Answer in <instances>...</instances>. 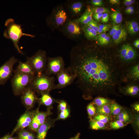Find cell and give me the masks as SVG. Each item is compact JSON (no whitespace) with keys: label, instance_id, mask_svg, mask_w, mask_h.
I'll return each instance as SVG.
<instances>
[{"label":"cell","instance_id":"obj_38","mask_svg":"<svg viewBox=\"0 0 139 139\" xmlns=\"http://www.w3.org/2000/svg\"><path fill=\"white\" fill-rule=\"evenodd\" d=\"M132 111L134 113L139 114V103L136 102L133 103L131 106Z\"/></svg>","mask_w":139,"mask_h":139},{"label":"cell","instance_id":"obj_42","mask_svg":"<svg viewBox=\"0 0 139 139\" xmlns=\"http://www.w3.org/2000/svg\"><path fill=\"white\" fill-rule=\"evenodd\" d=\"M110 37L109 36L107 35L105 38L99 44L101 45H107L109 42Z\"/></svg>","mask_w":139,"mask_h":139},{"label":"cell","instance_id":"obj_12","mask_svg":"<svg viewBox=\"0 0 139 139\" xmlns=\"http://www.w3.org/2000/svg\"><path fill=\"white\" fill-rule=\"evenodd\" d=\"M117 88L119 92L124 95L135 97L139 96L138 83H131L124 86L120 85L118 86Z\"/></svg>","mask_w":139,"mask_h":139},{"label":"cell","instance_id":"obj_14","mask_svg":"<svg viewBox=\"0 0 139 139\" xmlns=\"http://www.w3.org/2000/svg\"><path fill=\"white\" fill-rule=\"evenodd\" d=\"M134 118V113L129 109L123 107L119 113L114 117V119L119 120L127 125L131 123Z\"/></svg>","mask_w":139,"mask_h":139},{"label":"cell","instance_id":"obj_11","mask_svg":"<svg viewBox=\"0 0 139 139\" xmlns=\"http://www.w3.org/2000/svg\"><path fill=\"white\" fill-rule=\"evenodd\" d=\"M35 91L29 86L22 93L21 99L24 105L28 108H32L38 100Z\"/></svg>","mask_w":139,"mask_h":139},{"label":"cell","instance_id":"obj_32","mask_svg":"<svg viewBox=\"0 0 139 139\" xmlns=\"http://www.w3.org/2000/svg\"><path fill=\"white\" fill-rule=\"evenodd\" d=\"M134 118L131 123L132 127L137 135L139 133V115L134 113Z\"/></svg>","mask_w":139,"mask_h":139},{"label":"cell","instance_id":"obj_30","mask_svg":"<svg viewBox=\"0 0 139 139\" xmlns=\"http://www.w3.org/2000/svg\"><path fill=\"white\" fill-rule=\"evenodd\" d=\"M19 139H35L33 133L25 130H22L19 132Z\"/></svg>","mask_w":139,"mask_h":139},{"label":"cell","instance_id":"obj_33","mask_svg":"<svg viewBox=\"0 0 139 139\" xmlns=\"http://www.w3.org/2000/svg\"><path fill=\"white\" fill-rule=\"evenodd\" d=\"M86 109L90 120L92 119L96 115V109L94 105L92 102L87 106Z\"/></svg>","mask_w":139,"mask_h":139},{"label":"cell","instance_id":"obj_19","mask_svg":"<svg viewBox=\"0 0 139 139\" xmlns=\"http://www.w3.org/2000/svg\"><path fill=\"white\" fill-rule=\"evenodd\" d=\"M41 95V97L38 99L39 103L41 104L49 107H51L56 101L48 93H43Z\"/></svg>","mask_w":139,"mask_h":139},{"label":"cell","instance_id":"obj_13","mask_svg":"<svg viewBox=\"0 0 139 139\" xmlns=\"http://www.w3.org/2000/svg\"><path fill=\"white\" fill-rule=\"evenodd\" d=\"M33 113V111H27L23 114L18 120L17 124L11 135H12L19 130L29 127L31 122Z\"/></svg>","mask_w":139,"mask_h":139},{"label":"cell","instance_id":"obj_23","mask_svg":"<svg viewBox=\"0 0 139 139\" xmlns=\"http://www.w3.org/2000/svg\"><path fill=\"white\" fill-rule=\"evenodd\" d=\"M90 128L94 130L107 129L108 127L107 124L93 119L90 120Z\"/></svg>","mask_w":139,"mask_h":139},{"label":"cell","instance_id":"obj_45","mask_svg":"<svg viewBox=\"0 0 139 139\" xmlns=\"http://www.w3.org/2000/svg\"><path fill=\"white\" fill-rule=\"evenodd\" d=\"M135 2L134 0H125L123 3L125 6H128L134 3Z\"/></svg>","mask_w":139,"mask_h":139},{"label":"cell","instance_id":"obj_20","mask_svg":"<svg viewBox=\"0 0 139 139\" xmlns=\"http://www.w3.org/2000/svg\"><path fill=\"white\" fill-rule=\"evenodd\" d=\"M68 31L71 34L78 36L81 33V29L78 23L75 21H70L67 26Z\"/></svg>","mask_w":139,"mask_h":139},{"label":"cell","instance_id":"obj_18","mask_svg":"<svg viewBox=\"0 0 139 139\" xmlns=\"http://www.w3.org/2000/svg\"><path fill=\"white\" fill-rule=\"evenodd\" d=\"M93 14L91 8H88L84 13L75 21L78 23L87 24L92 20Z\"/></svg>","mask_w":139,"mask_h":139},{"label":"cell","instance_id":"obj_37","mask_svg":"<svg viewBox=\"0 0 139 139\" xmlns=\"http://www.w3.org/2000/svg\"><path fill=\"white\" fill-rule=\"evenodd\" d=\"M97 32H98L99 29L98 25L97 23L93 19L90 22L87 24V25Z\"/></svg>","mask_w":139,"mask_h":139},{"label":"cell","instance_id":"obj_48","mask_svg":"<svg viewBox=\"0 0 139 139\" xmlns=\"http://www.w3.org/2000/svg\"><path fill=\"white\" fill-rule=\"evenodd\" d=\"M109 2L112 4H119L120 1L119 0H110Z\"/></svg>","mask_w":139,"mask_h":139},{"label":"cell","instance_id":"obj_28","mask_svg":"<svg viewBox=\"0 0 139 139\" xmlns=\"http://www.w3.org/2000/svg\"><path fill=\"white\" fill-rule=\"evenodd\" d=\"M110 16L114 23L119 24L123 20L122 14L118 10L113 11L111 13Z\"/></svg>","mask_w":139,"mask_h":139},{"label":"cell","instance_id":"obj_4","mask_svg":"<svg viewBox=\"0 0 139 139\" xmlns=\"http://www.w3.org/2000/svg\"><path fill=\"white\" fill-rule=\"evenodd\" d=\"M11 80V84L14 93L15 95L22 94L29 86L34 77L33 75L15 72Z\"/></svg>","mask_w":139,"mask_h":139},{"label":"cell","instance_id":"obj_25","mask_svg":"<svg viewBox=\"0 0 139 139\" xmlns=\"http://www.w3.org/2000/svg\"><path fill=\"white\" fill-rule=\"evenodd\" d=\"M123 107L115 101L113 100L110 106L111 113L112 117L114 118L120 112Z\"/></svg>","mask_w":139,"mask_h":139},{"label":"cell","instance_id":"obj_5","mask_svg":"<svg viewBox=\"0 0 139 139\" xmlns=\"http://www.w3.org/2000/svg\"><path fill=\"white\" fill-rule=\"evenodd\" d=\"M47 60L45 52L41 50L33 56L27 58V61L31 65L36 75L45 73Z\"/></svg>","mask_w":139,"mask_h":139},{"label":"cell","instance_id":"obj_34","mask_svg":"<svg viewBox=\"0 0 139 139\" xmlns=\"http://www.w3.org/2000/svg\"><path fill=\"white\" fill-rule=\"evenodd\" d=\"M82 6V4L81 2L75 3L72 5L71 7L72 10L75 14H78L81 11Z\"/></svg>","mask_w":139,"mask_h":139},{"label":"cell","instance_id":"obj_10","mask_svg":"<svg viewBox=\"0 0 139 139\" xmlns=\"http://www.w3.org/2000/svg\"><path fill=\"white\" fill-rule=\"evenodd\" d=\"M50 113V110L46 112L39 111L38 109L33 111L31 123L29 128L32 131L37 132L40 126L43 124L47 119Z\"/></svg>","mask_w":139,"mask_h":139},{"label":"cell","instance_id":"obj_39","mask_svg":"<svg viewBox=\"0 0 139 139\" xmlns=\"http://www.w3.org/2000/svg\"><path fill=\"white\" fill-rule=\"evenodd\" d=\"M67 103L64 100L60 101L59 102L58 108L59 111H60L66 109Z\"/></svg>","mask_w":139,"mask_h":139},{"label":"cell","instance_id":"obj_24","mask_svg":"<svg viewBox=\"0 0 139 139\" xmlns=\"http://www.w3.org/2000/svg\"><path fill=\"white\" fill-rule=\"evenodd\" d=\"M127 30L128 32L131 34H134L137 32L139 30V27L137 23L132 21L127 22L126 23Z\"/></svg>","mask_w":139,"mask_h":139},{"label":"cell","instance_id":"obj_26","mask_svg":"<svg viewBox=\"0 0 139 139\" xmlns=\"http://www.w3.org/2000/svg\"><path fill=\"white\" fill-rule=\"evenodd\" d=\"M113 100L101 97L94 98L92 102L94 106H101L110 103Z\"/></svg>","mask_w":139,"mask_h":139},{"label":"cell","instance_id":"obj_2","mask_svg":"<svg viewBox=\"0 0 139 139\" xmlns=\"http://www.w3.org/2000/svg\"><path fill=\"white\" fill-rule=\"evenodd\" d=\"M5 25L6 28L4 32L3 36L6 38L10 39L18 52L23 54V52L20 50L18 45L20 38L23 36L32 38L34 37L35 36L23 33L21 25L16 23L14 20L12 18L7 19Z\"/></svg>","mask_w":139,"mask_h":139},{"label":"cell","instance_id":"obj_1","mask_svg":"<svg viewBox=\"0 0 139 139\" xmlns=\"http://www.w3.org/2000/svg\"><path fill=\"white\" fill-rule=\"evenodd\" d=\"M72 57L69 67L76 76V83L84 95H119L123 70L117 59L90 52Z\"/></svg>","mask_w":139,"mask_h":139},{"label":"cell","instance_id":"obj_49","mask_svg":"<svg viewBox=\"0 0 139 139\" xmlns=\"http://www.w3.org/2000/svg\"><path fill=\"white\" fill-rule=\"evenodd\" d=\"M0 139H17L16 138L11 137V135H6Z\"/></svg>","mask_w":139,"mask_h":139},{"label":"cell","instance_id":"obj_52","mask_svg":"<svg viewBox=\"0 0 139 139\" xmlns=\"http://www.w3.org/2000/svg\"><path fill=\"white\" fill-rule=\"evenodd\" d=\"M80 133H78L74 137L72 138L71 139H80Z\"/></svg>","mask_w":139,"mask_h":139},{"label":"cell","instance_id":"obj_47","mask_svg":"<svg viewBox=\"0 0 139 139\" xmlns=\"http://www.w3.org/2000/svg\"><path fill=\"white\" fill-rule=\"evenodd\" d=\"M102 14V13L94 14L93 15V17L96 20L98 21L101 19Z\"/></svg>","mask_w":139,"mask_h":139},{"label":"cell","instance_id":"obj_6","mask_svg":"<svg viewBox=\"0 0 139 139\" xmlns=\"http://www.w3.org/2000/svg\"><path fill=\"white\" fill-rule=\"evenodd\" d=\"M65 69L64 62L62 57L49 58L47 60L45 73L49 76L57 75Z\"/></svg>","mask_w":139,"mask_h":139},{"label":"cell","instance_id":"obj_16","mask_svg":"<svg viewBox=\"0 0 139 139\" xmlns=\"http://www.w3.org/2000/svg\"><path fill=\"white\" fill-rule=\"evenodd\" d=\"M14 72L31 75L34 76L36 75L31 66L27 61L25 62L19 61L18 66Z\"/></svg>","mask_w":139,"mask_h":139},{"label":"cell","instance_id":"obj_51","mask_svg":"<svg viewBox=\"0 0 139 139\" xmlns=\"http://www.w3.org/2000/svg\"><path fill=\"white\" fill-rule=\"evenodd\" d=\"M133 9H134V7L132 6H128L126 8L125 10V12L126 13H127L129 11Z\"/></svg>","mask_w":139,"mask_h":139},{"label":"cell","instance_id":"obj_36","mask_svg":"<svg viewBox=\"0 0 139 139\" xmlns=\"http://www.w3.org/2000/svg\"><path fill=\"white\" fill-rule=\"evenodd\" d=\"M70 111L69 109L67 108L66 109L60 111V112L58 117V119H64L67 118L69 116Z\"/></svg>","mask_w":139,"mask_h":139},{"label":"cell","instance_id":"obj_46","mask_svg":"<svg viewBox=\"0 0 139 139\" xmlns=\"http://www.w3.org/2000/svg\"><path fill=\"white\" fill-rule=\"evenodd\" d=\"M107 35L105 33L100 34L98 37V40L99 43L102 41L106 37Z\"/></svg>","mask_w":139,"mask_h":139},{"label":"cell","instance_id":"obj_50","mask_svg":"<svg viewBox=\"0 0 139 139\" xmlns=\"http://www.w3.org/2000/svg\"><path fill=\"white\" fill-rule=\"evenodd\" d=\"M133 45L137 49L139 48V40L137 39L135 40L133 43Z\"/></svg>","mask_w":139,"mask_h":139},{"label":"cell","instance_id":"obj_44","mask_svg":"<svg viewBox=\"0 0 139 139\" xmlns=\"http://www.w3.org/2000/svg\"><path fill=\"white\" fill-rule=\"evenodd\" d=\"M99 28L108 31L111 27V25L109 24H100L98 26Z\"/></svg>","mask_w":139,"mask_h":139},{"label":"cell","instance_id":"obj_35","mask_svg":"<svg viewBox=\"0 0 139 139\" xmlns=\"http://www.w3.org/2000/svg\"><path fill=\"white\" fill-rule=\"evenodd\" d=\"M93 14L98 13H108L109 12V10L107 8L103 7H96L91 8Z\"/></svg>","mask_w":139,"mask_h":139},{"label":"cell","instance_id":"obj_22","mask_svg":"<svg viewBox=\"0 0 139 139\" xmlns=\"http://www.w3.org/2000/svg\"><path fill=\"white\" fill-rule=\"evenodd\" d=\"M67 18V15L65 11L60 10L58 11L55 15V20L56 24L61 25L65 22Z\"/></svg>","mask_w":139,"mask_h":139},{"label":"cell","instance_id":"obj_7","mask_svg":"<svg viewBox=\"0 0 139 139\" xmlns=\"http://www.w3.org/2000/svg\"><path fill=\"white\" fill-rule=\"evenodd\" d=\"M57 75L58 83L55 85V89L65 87L72 84L76 78V75L69 66Z\"/></svg>","mask_w":139,"mask_h":139},{"label":"cell","instance_id":"obj_43","mask_svg":"<svg viewBox=\"0 0 139 139\" xmlns=\"http://www.w3.org/2000/svg\"><path fill=\"white\" fill-rule=\"evenodd\" d=\"M91 3L96 6H101L103 4L102 1L101 0H93L91 1Z\"/></svg>","mask_w":139,"mask_h":139},{"label":"cell","instance_id":"obj_21","mask_svg":"<svg viewBox=\"0 0 139 139\" xmlns=\"http://www.w3.org/2000/svg\"><path fill=\"white\" fill-rule=\"evenodd\" d=\"M111 103L101 106L94 105L96 109V114H101L112 117L110 109Z\"/></svg>","mask_w":139,"mask_h":139},{"label":"cell","instance_id":"obj_8","mask_svg":"<svg viewBox=\"0 0 139 139\" xmlns=\"http://www.w3.org/2000/svg\"><path fill=\"white\" fill-rule=\"evenodd\" d=\"M139 81V63L126 67L123 70L121 82L126 84L132 82L138 83Z\"/></svg>","mask_w":139,"mask_h":139},{"label":"cell","instance_id":"obj_27","mask_svg":"<svg viewBox=\"0 0 139 139\" xmlns=\"http://www.w3.org/2000/svg\"><path fill=\"white\" fill-rule=\"evenodd\" d=\"M83 30L85 36L88 38L95 39L97 38V32L88 26L84 27Z\"/></svg>","mask_w":139,"mask_h":139},{"label":"cell","instance_id":"obj_17","mask_svg":"<svg viewBox=\"0 0 139 139\" xmlns=\"http://www.w3.org/2000/svg\"><path fill=\"white\" fill-rule=\"evenodd\" d=\"M127 35V31L125 28L120 27L112 36V38L114 42L116 44H118L125 40Z\"/></svg>","mask_w":139,"mask_h":139},{"label":"cell","instance_id":"obj_3","mask_svg":"<svg viewBox=\"0 0 139 139\" xmlns=\"http://www.w3.org/2000/svg\"><path fill=\"white\" fill-rule=\"evenodd\" d=\"M54 76H49L45 73L36 75L29 86L33 90L40 94L48 93L55 89Z\"/></svg>","mask_w":139,"mask_h":139},{"label":"cell","instance_id":"obj_9","mask_svg":"<svg viewBox=\"0 0 139 139\" xmlns=\"http://www.w3.org/2000/svg\"><path fill=\"white\" fill-rule=\"evenodd\" d=\"M18 61L14 57H12L0 67V85L5 84L11 77L14 66Z\"/></svg>","mask_w":139,"mask_h":139},{"label":"cell","instance_id":"obj_31","mask_svg":"<svg viewBox=\"0 0 139 139\" xmlns=\"http://www.w3.org/2000/svg\"><path fill=\"white\" fill-rule=\"evenodd\" d=\"M126 126L122 122L118 120L111 121L109 123V127L110 129L116 130L123 128Z\"/></svg>","mask_w":139,"mask_h":139},{"label":"cell","instance_id":"obj_41","mask_svg":"<svg viewBox=\"0 0 139 139\" xmlns=\"http://www.w3.org/2000/svg\"><path fill=\"white\" fill-rule=\"evenodd\" d=\"M101 21L103 23H106L109 20V15L108 13H104L103 14L101 18Z\"/></svg>","mask_w":139,"mask_h":139},{"label":"cell","instance_id":"obj_53","mask_svg":"<svg viewBox=\"0 0 139 139\" xmlns=\"http://www.w3.org/2000/svg\"><path fill=\"white\" fill-rule=\"evenodd\" d=\"M134 12V10L133 9L129 11L127 13V14H132Z\"/></svg>","mask_w":139,"mask_h":139},{"label":"cell","instance_id":"obj_15","mask_svg":"<svg viewBox=\"0 0 139 139\" xmlns=\"http://www.w3.org/2000/svg\"><path fill=\"white\" fill-rule=\"evenodd\" d=\"M53 121L48 118L39 128L37 131V139H45L48 131L53 125Z\"/></svg>","mask_w":139,"mask_h":139},{"label":"cell","instance_id":"obj_29","mask_svg":"<svg viewBox=\"0 0 139 139\" xmlns=\"http://www.w3.org/2000/svg\"><path fill=\"white\" fill-rule=\"evenodd\" d=\"M92 119L107 124L111 121L112 119L111 117L103 115L97 114H96L94 116Z\"/></svg>","mask_w":139,"mask_h":139},{"label":"cell","instance_id":"obj_40","mask_svg":"<svg viewBox=\"0 0 139 139\" xmlns=\"http://www.w3.org/2000/svg\"><path fill=\"white\" fill-rule=\"evenodd\" d=\"M120 25H116L114 26L110 31L109 34L112 36L120 28Z\"/></svg>","mask_w":139,"mask_h":139}]
</instances>
